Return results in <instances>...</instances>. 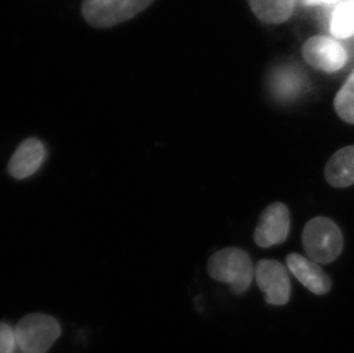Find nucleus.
Here are the masks:
<instances>
[{
	"label": "nucleus",
	"mask_w": 354,
	"mask_h": 353,
	"mask_svg": "<svg viewBox=\"0 0 354 353\" xmlns=\"http://www.w3.org/2000/svg\"><path fill=\"white\" fill-rule=\"evenodd\" d=\"M207 274L214 280L228 283L236 295L245 293L254 278V269L247 251L236 247L214 253L207 262Z\"/></svg>",
	"instance_id": "nucleus-1"
},
{
	"label": "nucleus",
	"mask_w": 354,
	"mask_h": 353,
	"mask_svg": "<svg viewBox=\"0 0 354 353\" xmlns=\"http://www.w3.org/2000/svg\"><path fill=\"white\" fill-rule=\"evenodd\" d=\"M301 242L310 260L330 264L343 251L344 240L337 224L327 217H315L305 225Z\"/></svg>",
	"instance_id": "nucleus-2"
},
{
	"label": "nucleus",
	"mask_w": 354,
	"mask_h": 353,
	"mask_svg": "<svg viewBox=\"0 0 354 353\" xmlns=\"http://www.w3.org/2000/svg\"><path fill=\"white\" fill-rule=\"evenodd\" d=\"M22 353H46L61 335L60 323L48 314H31L14 328Z\"/></svg>",
	"instance_id": "nucleus-3"
},
{
	"label": "nucleus",
	"mask_w": 354,
	"mask_h": 353,
	"mask_svg": "<svg viewBox=\"0 0 354 353\" xmlns=\"http://www.w3.org/2000/svg\"><path fill=\"white\" fill-rule=\"evenodd\" d=\"M155 0H84L82 13L92 27L111 28L131 20Z\"/></svg>",
	"instance_id": "nucleus-4"
},
{
	"label": "nucleus",
	"mask_w": 354,
	"mask_h": 353,
	"mask_svg": "<svg viewBox=\"0 0 354 353\" xmlns=\"http://www.w3.org/2000/svg\"><path fill=\"white\" fill-rule=\"evenodd\" d=\"M304 60L317 71L334 73L341 71L348 62V53L345 47L334 37H311L301 47Z\"/></svg>",
	"instance_id": "nucleus-5"
},
{
	"label": "nucleus",
	"mask_w": 354,
	"mask_h": 353,
	"mask_svg": "<svg viewBox=\"0 0 354 353\" xmlns=\"http://www.w3.org/2000/svg\"><path fill=\"white\" fill-rule=\"evenodd\" d=\"M254 279L265 293L266 303L282 307L290 300V278L287 269L279 260H259L254 269Z\"/></svg>",
	"instance_id": "nucleus-6"
},
{
	"label": "nucleus",
	"mask_w": 354,
	"mask_h": 353,
	"mask_svg": "<svg viewBox=\"0 0 354 353\" xmlns=\"http://www.w3.org/2000/svg\"><path fill=\"white\" fill-rule=\"evenodd\" d=\"M290 212L287 206L275 202L268 206L258 220L254 240L261 248L283 244L290 232Z\"/></svg>",
	"instance_id": "nucleus-7"
},
{
	"label": "nucleus",
	"mask_w": 354,
	"mask_h": 353,
	"mask_svg": "<svg viewBox=\"0 0 354 353\" xmlns=\"http://www.w3.org/2000/svg\"><path fill=\"white\" fill-rule=\"evenodd\" d=\"M287 266L299 282L315 295H324L331 289V279L319 264L299 253H289Z\"/></svg>",
	"instance_id": "nucleus-8"
},
{
	"label": "nucleus",
	"mask_w": 354,
	"mask_h": 353,
	"mask_svg": "<svg viewBox=\"0 0 354 353\" xmlns=\"http://www.w3.org/2000/svg\"><path fill=\"white\" fill-rule=\"evenodd\" d=\"M45 147L36 138H28L20 143L8 163V172L15 179H26L41 167L45 160Z\"/></svg>",
	"instance_id": "nucleus-9"
},
{
	"label": "nucleus",
	"mask_w": 354,
	"mask_h": 353,
	"mask_svg": "<svg viewBox=\"0 0 354 353\" xmlns=\"http://www.w3.org/2000/svg\"><path fill=\"white\" fill-rule=\"evenodd\" d=\"M324 176L327 183L336 188L354 185V146L344 147L329 159Z\"/></svg>",
	"instance_id": "nucleus-10"
},
{
	"label": "nucleus",
	"mask_w": 354,
	"mask_h": 353,
	"mask_svg": "<svg viewBox=\"0 0 354 353\" xmlns=\"http://www.w3.org/2000/svg\"><path fill=\"white\" fill-rule=\"evenodd\" d=\"M248 3L261 22L280 24L290 19L296 0H248Z\"/></svg>",
	"instance_id": "nucleus-11"
},
{
	"label": "nucleus",
	"mask_w": 354,
	"mask_h": 353,
	"mask_svg": "<svg viewBox=\"0 0 354 353\" xmlns=\"http://www.w3.org/2000/svg\"><path fill=\"white\" fill-rule=\"evenodd\" d=\"M330 34L336 39H348L354 36V1H342L335 6L329 21Z\"/></svg>",
	"instance_id": "nucleus-12"
},
{
	"label": "nucleus",
	"mask_w": 354,
	"mask_h": 353,
	"mask_svg": "<svg viewBox=\"0 0 354 353\" xmlns=\"http://www.w3.org/2000/svg\"><path fill=\"white\" fill-rule=\"evenodd\" d=\"M334 107L342 120L354 125V71L336 94Z\"/></svg>",
	"instance_id": "nucleus-13"
},
{
	"label": "nucleus",
	"mask_w": 354,
	"mask_h": 353,
	"mask_svg": "<svg viewBox=\"0 0 354 353\" xmlns=\"http://www.w3.org/2000/svg\"><path fill=\"white\" fill-rule=\"evenodd\" d=\"M17 347L14 328L8 323H0V353H14Z\"/></svg>",
	"instance_id": "nucleus-14"
},
{
	"label": "nucleus",
	"mask_w": 354,
	"mask_h": 353,
	"mask_svg": "<svg viewBox=\"0 0 354 353\" xmlns=\"http://www.w3.org/2000/svg\"><path fill=\"white\" fill-rule=\"evenodd\" d=\"M339 0H301V3H304L305 6L315 7V6H333V5H337Z\"/></svg>",
	"instance_id": "nucleus-15"
},
{
	"label": "nucleus",
	"mask_w": 354,
	"mask_h": 353,
	"mask_svg": "<svg viewBox=\"0 0 354 353\" xmlns=\"http://www.w3.org/2000/svg\"><path fill=\"white\" fill-rule=\"evenodd\" d=\"M353 1H354V0H353Z\"/></svg>",
	"instance_id": "nucleus-16"
}]
</instances>
